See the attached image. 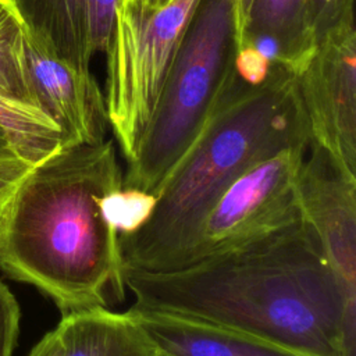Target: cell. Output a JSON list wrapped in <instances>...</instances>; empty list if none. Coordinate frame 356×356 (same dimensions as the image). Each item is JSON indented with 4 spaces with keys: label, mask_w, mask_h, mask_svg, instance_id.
<instances>
[{
    "label": "cell",
    "mask_w": 356,
    "mask_h": 356,
    "mask_svg": "<svg viewBox=\"0 0 356 356\" xmlns=\"http://www.w3.org/2000/svg\"><path fill=\"white\" fill-rule=\"evenodd\" d=\"M122 280L135 310L242 332L302 356H356V305L300 218L168 271L124 268Z\"/></svg>",
    "instance_id": "cell-1"
},
{
    "label": "cell",
    "mask_w": 356,
    "mask_h": 356,
    "mask_svg": "<svg viewBox=\"0 0 356 356\" xmlns=\"http://www.w3.org/2000/svg\"><path fill=\"white\" fill-rule=\"evenodd\" d=\"M122 188L114 142L67 146L35 165L11 199L0 268L63 314L107 307L125 293L118 234L102 210Z\"/></svg>",
    "instance_id": "cell-2"
},
{
    "label": "cell",
    "mask_w": 356,
    "mask_h": 356,
    "mask_svg": "<svg viewBox=\"0 0 356 356\" xmlns=\"http://www.w3.org/2000/svg\"><path fill=\"white\" fill-rule=\"evenodd\" d=\"M310 142L293 74L274 64L257 85L242 81L231 57L196 136L156 191L149 218L118 235L122 270L175 268L206 213L253 164Z\"/></svg>",
    "instance_id": "cell-3"
},
{
    "label": "cell",
    "mask_w": 356,
    "mask_h": 356,
    "mask_svg": "<svg viewBox=\"0 0 356 356\" xmlns=\"http://www.w3.org/2000/svg\"><path fill=\"white\" fill-rule=\"evenodd\" d=\"M231 0H200L122 188L156 193L200 129L234 50Z\"/></svg>",
    "instance_id": "cell-4"
},
{
    "label": "cell",
    "mask_w": 356,
    "mask_h": 356,
    "mask_svg": "<svg viewBox=\"0 0 356 356\" xmlns=\"http://www.w3.org/2000/svg\"><path fill=\"white\" fill-rule=\"evenodd\" d=\"M200 0L118 6L106 50L108 128L129 163L154 115L165 81Z\"/></svg>",
    "instance_id": "cell-5"
},
{
    "label": "cell",
    "mask_w": 356,
    "mask_h": 356,
    "mask_svg": "<svg viewBox=\"0 0 356 356\" xmlns=\"http://www.w3.org/2000/svg\"><path fill=\"white\" fill-rule=\"evenodd\" d=\"M309 145L285 147L238 175L209 209L177 267L239 248L298 221L295 177Z\"/></svg>",
    "instance_id": "cell-6"
},
{
    "label": "cell",
    "mask_w": 356,
    "mask_h": 356,
    "mask_svg": "<svg viewBox=\"0 0 356 356\" xmlns=\"http://www.w3.org/2000/svg\"><path fill=\"white\" fill-rule=\"evenodd\" d=\"M293 76L310 142L356 178L355 10L317 39Z\"/></svg>",
    "instance_id": "cell-7"
},
{
    "label": "cell",
    "mask_w": 356,
    "mask_h": 356,
    "mask_svg": "<svg viewBox=\"0 0 356 356\" xmlns=\"http://www.w3.org/2000/svg\"><path fill=\"white\" fill-rule=\"evenodd\" d=\"M295 195L300 220L316 236L346 300L356 305V178L310 142Z\"/></svg>",
    "instance_id": "cell-8"
},
{
    "label": "cell",
    "mask_w": 356,
    "mask_h": 356,
    "mask_svg": "<svg viewBox=\"0 0 356 356\" xmlns=\"http://www.w3.org/2000/svg\"><path fill=\"white\" fill-rule=\"evenodd\" d=\"M26 28V26H25ZM26 64L36 104L61 128L67 146L99 143L108 129L104 95L90 70L60 58L28 29Z\"/></svg>",
    "instance_id": "cell-9"
},
{
    "label": "cell",
    "mask_w": 356,
    "mask_h": 356,
    "mask_svg": "<svg viewBox=\"0 0 356 356\" xmlns=\"http://www.w3.org/2000/svg\"><path fill=\"white\" fill-rule=\"evenodd\" d=\"M26 29L76 68L106 53L118 0H11Z\"/></svg>",
    "instance_id": "cell-10"
},
{
    "label": "cell",
    "mask_w": 356,
    "mask_h": 356,
    "mask_svg": "<svg viewBox=\"0 0 356 356\" xmlns=\"http://www.w3.org/2000/svg\"><path fill=\"white\" fill-rule=\"evenodd\" d=\"M129 310L136 316L159 355L164 356H302L280 345L211 324L172 314Z\"/></svg>",
    "instance_id": "cell-11"
},
{
    "label": "cell",
    "mask_w": 356,
    "mask_h": 356,
    "mask_svg": "<svg viewBox=\"0 0 356 356\" xmlns=\"http://www.w3.org/2000/svg\"><path fill=\"white\" fill-rule=\"evenodd\" d=\"M61 356H159L157 348L128 309L93 307L63 314L54 328Z\"/></svg>",
    "instance_id": "cell-12"
},
{
    "label": "cell",
    "mask_w": 356,
    "mask_h": 356,
    "mask_svg": "<svg viewBox=\"0 0 356 356\" xmlns=\"http://www.w3.org/2000/svg\"><path fill=\"white\" fill-rule=\"evenodd\" d=\"M253 39L274 43L278 64L295 74L316 44L307 26V0H253L243 43Z\"/></svg>",
    "instance_id": "cell-13"
},
{
    "label": "cell",
    "mask_w": 356,
    "mask_h": 356,
    "mask_svg": "<svg viewBox=\"0 0 356 356\" xmlns=\"http://www.w3.org/2000/svg\"><path fill=\"white\" fill-rule=\"evenodd\" d=\"M0 128L14 140L22 156L38 165L65 147L61 128L38 106L0 95Z\"/></svg>",
    "instance_id": "cell-14"
},
{
    "label": "cell",
    "mask_w": 356,
    "mask_h": 356,
    "mask_svg": "<svg viewBox=\"0 0 356 356\" xmlns=\"http://www.w3.org/2000/svg\"><path fill=\"white\" fill-rule=\"evenodd\" d=\"M25 33L14 3L0 0V95L38 106L29 82Z\"/></svg>",
    "instance_id": "cell-15"
},
{
    "label": "cell",
    "mask_w": 356,
    "mask_h": 356,
    "mask_svg": "<svg viewBox=\"0 0 356 356\" xmlns=\"http://www.w3.org/2000/svg\"><path fill=\"white\" fill-rule=\"evenodd\" d=\"M156 195L134 188H120L102 200L103 216L118 235L136 231L150 216Z\"/></svg>",
    "instance_id": "cell-16"
},
{
    "label": "cell",
    "mask_w": 356,
    "mask_h": 356,
    "mask_svg": "<svg viewBox=\"0 0 356 356\" xmlns=\"http://www.w3.org/2000/svg\"><path fill=\"white\" fill-rule=\"evenodd\" d=\"M19 321L18 300L0 280V356H13L19 334Z\"/></svg>",
    "instance_id": "cell-17"
},
{
    "label": "cell",
    "mask_w": 356,
    "mask_h": 356,
    "mask_svg": "<svg viewBox=\"0 0 356 356\" xmlns=\"http://www.w3.org/2000/svg\"><path fill=\"white\" fill-rule=\"evenodd\" d=\"M355 10V0H307V26L317 39L346 13Z\"/></svg>",
    "instance_id": "cell-18"
},
{
    "label": "cell",
    "mask_w": 356,
    "mask_h": 356,
    "mask_svg": "<svg viewBox=\"0 0 356 356\" xmlns=\"http://www.w3.org/2000/svg\"><path fill=\"white\" fill-rule=\"evenodd\" d=\"M32 165L19 152L11 136L0 128V170L32 168Z\"/></svg>",
    "instance_id": "cell-19"
},
{
    "label": "cell",
    "mask_w": 356,
    "mask_h": 356,
    "mask_svg": "<svg viewBox=\"0 0 356 356\" xmlns=\"http://www.w3.org/2000/svg\"><path fill=\"white\" fill-rule=\"evenodd\" d=\"M252 4H253V0H231L234 50L239 49L243 43Z\"/></svg>",
    "instance_id": "cell-20"
},
{
    "label": "cell",
    "mask_w": 356,
    "mask_h": 356,
    "mask_svg": "<svg viewBox=\"0 0 356 356\" xmlns=\"http://www.w3.org/2000/svg\"><path fill=\"white\" fill-rule=\"evenodd\" d=\"M33 168V167H32ZM32 168H18V170H0V202L8 199L14 195L18 185L24 177Z\"/></svg>",
    "instance_id": "cell-21"
},
{
    "label": "cell",
    "mask_w": 356,
    "mask_h": 356,
    "mask_svg": "<svg viewBox=\"0 0 356 356\" xmlns=\"http://www.w3.org/2000/svg\"><path fill=\"white\" fill-rule=\"evenodd\" d=\"M29 356H61V348L56 330L47 332L31 350Z\"/></svg>",
    "instance_id": "cell-22"
},
{
    "label": "cell",
    "mask_w": 356,
    "mask_h": 356,
    "mask_svg": "<svg viewBox=\"0 0 356 356\" xmlns=\"http://www.w3.org/2000/svg\"><path fill=\"white\" fill-rule=\"evenodd\" d=\"M11 199H13V196L0 202V248H1V245H3L4 235H6V229H7V224H8Z\"/></svg>",
    "instance_id": "cell-23"
},
{
    "label": "cell",
    "mask_w": 356,
    "mask_h": 356,
    "mask_svg": "<svg viewBox=\"0 0 356 356\" xmlns=\"http://www.w3.org/2000/svg\"><path fill=\"white\" fill-rule=\"evenodd\" d=\"M140 1H143L146 4H150V6H159V4H164V3H167L170 0H140Z\"/></svg>",
    "instance_id": "cell-24"
},
{
    "label": "cell",
    "mask_w": 356,
    "mask_h": 356,
    "mask_svg": "<svg viewBox=\"0 0 356 356\" xmlns=\"http://www.w3.org/2000/svg\"><path fill=\"white\" fill-rule=\"evenodd\" d=\"M136 0H118V6H128Z\"/></svg>",
    "instance_id": "cell-25"
},
{
    "label": "cell",
    "mask_w": 356,
    "mask_h": 356,
    "mask_svg": "<svg viewBox=\"0 0 356 356\" xmlns=\"http://www.w3.org/2000/svg\"><path fill=\"white\" fill-rule=\"evenodd\" d=\"M159 356H164V355H159Z\"/></svg>",
    "instance_id": "cell-26"
}]
</instances>
